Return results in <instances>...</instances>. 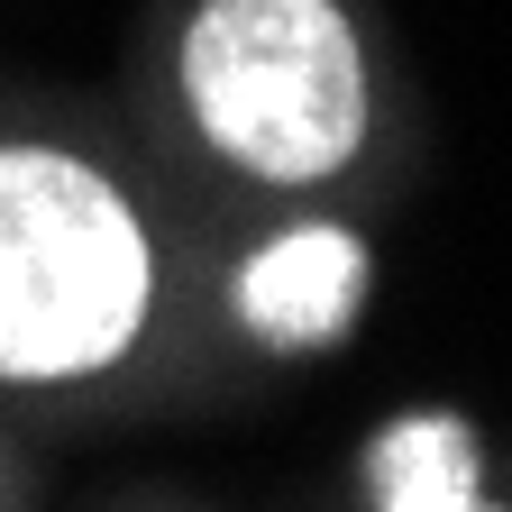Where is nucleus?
Returning <instances> with one entry per match:
<instances>
[{"label":"nucleus","mask_w":512,"mask_h":512,"mask_svg":"<svg viewBox=\"0 0 512 512\" xmlns=\"http://www.w3.org/2000/svg\"><path fill=\"white\" fill-rule=\"evenodd\" d=\"M147 320V238L128 202L55 147H0V375L110 366Z\"/></svg>","instance_id":"1"},{"label":"nucleus","mask_w":512,"mask_h":512,"mask_svg":"<svg viewBox=\"0 0 512 512\" xmlns=\"http://www.w3.org/2000/svg\"><path fill=\"white\" fill-rule=\"evenodd\" d=\"M366 302V247L348 229H293L238 275V320L275 348H320L339 339Z\"/></svg>","instance_id":"3"},{"label":"nucleus","mask_w":512,"mask_h":512,"mask_svg":"<svg viewBox=\"0 0 512 512\" xmlns=\"http://www.w3.org/2000/svg\"><path fill=\"white\" fill-rule=\"evenodd\" d=\"M183 92L211 147L266 183H320L366 138V64L330 0H202Z\"/></svg>","instance_id":"2"},{"label":"nucleus","mask_w":512,"mask_h":512,"mask_svg":"<svg viewBox=\"0 0 512 512\" xmlns=\"http://www.w3.org/2000/svg\"><path fill=\"white\" fill-rule=\"evenodd\" d=\"M375 503L384 512H467L476 503V448L448 412H421L403 430H384L375 448Z\"/></svg>","instance_id":"4"}]
</instances>
